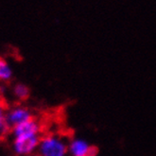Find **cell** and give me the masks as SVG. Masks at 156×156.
Returning a JSON list of instances; mask_svg holds the SVG:
<instances>
[{
    "label": "cell",
    "mask_w": 156,
    "mask_h": 156,
    "mask_svg": "<svg viewBox=\"0 0 156 156\" xmlns=\"http://www.w3.org/2000/svg\"><path fill=\"white\" fill-rule=\"evenodd\" d=\"M68 141L57 133L45 134L41 136L37 153L40 156H69Z\"/></svg>",
    "instance_id": "6da1fadb"
},
{
    "label": "cell",
    "mask_w": 156,
    "mask_h": 156,
    "mask_svg": "<svg viewBox=\"0 0 156 156\" xmlns=\"http://www.w3.org/2000/svg\"><path fill=\"white\" fill-rule=\"evenodd\" d=\"M41 140L40 134H27L13 137L12 150L19 156H30L36 153Z\"/></svg>",
    "instance_id": "7a4b0ae2"
},
{
    "label": "cell",
    "mask_w": 156,
    "mask_h": 156,
    "mask_svg": "<svg viewBox=\"0 0 156 156\" xmlns=\"http://www.w3.org/2000/svg\"><path fill=\"white\" fill-rule=\"evenodd\" d=\"M6 117L7 122L11 128L33 118L32 114L30 110L22 105H16L7 110Z\"/></svg>",
    "instance_id": "3957f363"
},
{
    "label": "cell",
    "mask_w": 156,
    "mask_h": 156,
    "mask_svg": "<svg viewBox=\"0 0 156 156\" xmlns=\"http://www.w3.org/2000/svg\"><path fill=\"white\" fill-rule=\"evenodd\" d=\"M68 153L69 156H89L96 155V150L85 139L74 137L68 141Z\"/></svg>",
    "instance_id": "277c9868"
},
{
    "label": "cell",
    "mask_w": 156,
    "mask_h": 156,
    "mask_svg": "<svg viewBox=\"0 0 156 156\" xmlns=\"http://www.w3.org/2000/svg\"><path fill=\"white\" fill-rule=\"evenodd\" d=\"M11 131L13 137L27 134H40L41 125L37 119L33 117L30 120H27L19 125L12 127Z\"/></svg>",
    "instance_id": "5b68a950"
},
{
    "label": "cell",
    "mask_w": 156,
    "mask_h": 156,
    "mask_svg": "<svg viewBox=\"0 0 156 156\" xmlns=\"http://www.w3.org/2000/svg\"><path fill=\"white\" fill-rule=\"evenodd\" d=\"M12 93H13V96L17 99L23 101V100H26L27 98L30 97V90L29 86L26 85L25 83H23V82H18V83H16L13 86Z\"/></svg>",
    "instance_id": "8992f818"
},
{
    "label": "cell",
    "mask_w": 156,
    "mask_h": 156,
    "mask_svg": "<svg viewBox=\"0 0 156 156\" xmlns=\"http://www.w3.org/2000/svg\"><path fill=\"white\" fill-rule=\"evenodd\" d=\"M12 68L3 57H0V80L6 81L12 77Z\"/></svg>",
    "instance_id": "52a82bcc"
},
{
    "label": "cell",
    "mask_w": 156,
    "mask_h": 156,
    "mask_svg": "<svg viewBox=\"0 0 156 156\" xmlns=\"http://www.w3.org/2000/svg\"><path fill=\"white\" fill-rule=\"evenodd\" d=\"M6 114H7V110L4 104L0 101V137L6 135L12 130V128L7 122Z\"/></svg>",
    "instance_id": "ba28073f"
},
{
    "label": "cell",
    "mask_w": 156,
    "mask_h": 156,
    "mask_svg": "<svg viewBox=\"0 0 156 156\" xmlns=\"http://www.w3.org/2000/svg\"><path fill=\"white\" fill-rule=\"evenodd\" d=\"M30 156H40L38 153H34V154H31V155H30Z\"/></svg>",
    "instance_id": "9c48e42d"
},
{
    "label": "cell",
    "mask_w": 156,
    "mask_h": 156,
    "mask_svg": "<svg viewBox=\"0 0 156 156\" xmlns=\"http://www.w3.org/2000/svg\"><path fill=\"white\" fill-rule=\"evenodd\" d=\"M89 156H96V155H89Z\"/></svg>",
    "instance_id": "30bf717a"
}]
</instances>
